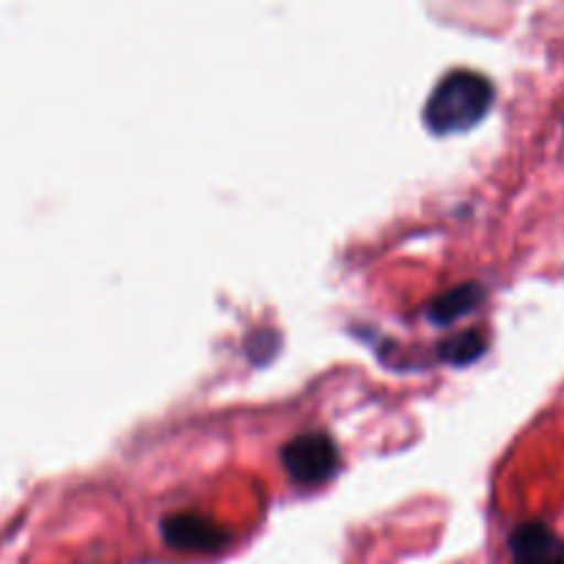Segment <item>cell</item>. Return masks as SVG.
<instances>
[{"label": "cell", "instance_id": "3957f363", "mask_svg": "<svg viewBox=\"0 0 564 564\" xmlns=\"http://www.w3.org/2000/svg\"><path fill=\"white\" fill-rule=\"evenodd\" d=\"M163 540L176 551L187 554H215L229 545V532L198 512H176L163 521Z\"/></svg>", "mask_w": 564, "mask_h": 564}, {"label": "cell", "instance_id": "8992f818", "mask_svg": "<svg viewBox=\"0 0 564 564\" xmlns=\"http://www.w3.org/2000/svg\"><path fill=\"white\" fill-rule=\"evenodd\" d=\"M485 347H488L485 336L479 334L477 328H468L460 330V334L446 336L438 345V358L441 361L452 364V367H466V364L477 361V358L482 356Z\"/></svg>", "mask_w": 564, "mask_h": 564}, {"label": "cell", "instance_id": "6da1fadb", "mask_svg": "<svg viewBox=\"0 0 564 564\" xmlns=\"http://www.w3.org/2000/svg\"><path fill=\"white\" fill-rule=\"evenodd\" d=\"M494 83L474 69H452L438 80L424 105V121L435 135L466 132L494 108Z\"/></svg>", "mask_w": 564, "mask_h": 564}, {"label": "cell", "instance_id": "7a4b0ae2", "mask_svg": "<svg viewBox=\"0 0 564 564\" xmlns=\"http://www.w3.org/2000/svg\"><path fill=\"white\" fill-rule=\"evenodd\" d=\"M281 463H284L286 474L295 479L297 485H323L330 479L339 468V449H336L334 438L325 433H303L295 435L290 444L281 449Z\"/></svg>", "mask_w": 564, "mask_h": 564}, {"label": "cell", "instance_id": "277c9868", "mask_svg": "<svg viewBox=\"0 0 564 564\" xmlns=\"http://www.w3.org/2000/svg\"><path fill=\"white\" fill-rule=\"evenodd\" d=\"M512 564H564V540L545 523H521L510 534Z\"/></svg>", "mask_w": 564, "mask_h": 564}, {"label": "cell", "instance_id": "5b68a950", "mask_svg": "<svg viewBox=\"0 0 564 564\" xmlns=\"http://www.w3.org/2000/svg\"><path fill=\"white\" fill-rule=\"evenodd\" d=\"M485 301V290L479 284H463L455 286V290L444 292L441 297H435L427 306L430 323L435 325H452L460 317H466L468 312L479 306Z\"/></svg>", "mask_w": 564, "mask_h": 564}]
</instances>
